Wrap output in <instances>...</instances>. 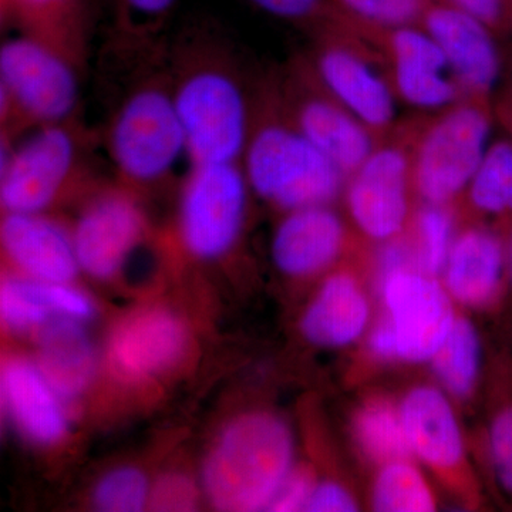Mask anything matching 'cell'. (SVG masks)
Returning a JSON list of instances; mask_svg holds the SVG:
<instances>
[{
  "label": "cell",
  "mask_w": 512,
  "mask_h": 512,
  "mask_svg": "<svg viewBox=\"0 0 512 512\" xmlns=\"http://www.w3.org/2000/svg\"><path fill=\"white\" fill-rule=\"evenodd\" d=\"M167 67L188 165L239 163L251 130L256 79L217 30L195 26L167 45Z\"/></svg>",
  "instance_id": "1"
},
{
  "label": "cell",
  "mask_w": 512,
  "mask_h": 512,
  "mask_svg": "<svg viewBox=\"0 0 512 512\" xmlns=\"http://www.w3.org/2000/svg\"><path fill=\"white\" fill-rule=\"evenodd\" d=\"M103 143L120 183L137 192L164 184L181 161L188 163L165 43L138 53L136 73L110 111Z\"/></svg>",
  "instance_id": "2"
},
{
  "label": "cell",
  "mask_w": 512,
  "mask_h": 512,
  "mask_svg": "<svg viewBox=\"0 0 512 512\" xmlns=\"http://www.w3.org/2000/svg\"><path fill=\"white\" fill-rule=\"evenodd\" d=\"M241 167L252 194L279 211L332 205L346 175L286 113L272 72L256 79L254 114Z\"/></svg>",
  "instance_id": "3"
},
{
  "label": "cell",
  "mask_w": 512,
  "mask_h": 512,
  "mask_svg": "<svg viewBox=\"0 0 512 512\" xmlns=\"http://www.w3.org/2000/svg\"><path fill=\"white\" fill-rule=\"evenodd\" d=\"M292 464L288 424L274 414H245L212 446L204 466L205 493L221 511L268 510Z\"/></svg>",
  "instance_id": "4"
},
{
  "label": "cell",
  "mask_w": 512,
  "mask_h": 512,
  "mask_svg": "<svg viewBox=\"0 0 512 512\" xmlns=\"http://www.w3.org/2000/svg\"><path fill=\"white\" fill-rule=\"evenodd\" d=\"M400 123L412 153L417 198L448 205L463 198L491 144L494 100L466 97Z\"/></svg>",
  "instance_id": "5"
},
{
  "label": "cell",
  "mask_w": 512,
  "mask_h": 512,
  "mask_svg": "<svg viewBox=\"0 0 512 512\" xmlns=\"http://www.w3.org/2000/svg\"><path fill=\"white\" fill-rule=\"evenodd\" d=\"M83 70L32 37L6 39L0 46V143L79 119Z\"/></svg>",
  "instance_id": "6"
},
{
  "label": "cell",
  "mask_w": 512,
  "mask_h": 512,
  "mask_svg": "<svg viewBox=\"0 0 512 512\" xmlns=\"http://www.w3.org/2000/svg\"><path fill=\"white\" fill-rule=\"evenodd\" d=\"M80 120L29 131L2 143L0 204L5 212H47L73 188L86 183V151L93 138Z\"/></svg>",
  "instance_id": "7"
},
{
  "label": "cell",
  "mask_w": 512,
  "mask_h": 512,
  "mask_svg": "<svg viewBox=\"0 0 512 512\" xmlns=\"http://www.w3.org/2000/svg\"><path fill=\"white\" fill-rule=\"evenodd\" d=\"M323 89L346 107L380 141L399 124L397 100L383 64L365 39L336 20L316 30L305 53Z\"/></svg>",
  "instance_id": "8"
},
{
  "label": "cell",
  "mask_w": 512,
  "mask_h": 512,
  "mask_svg": "<svg viewBox=\"0 0 512 512\" xmlns=\"http://www.w3.org/2000/svg\"><path fill=\"white\" fill-rule=\"evenodd\" d=\"M386 318L370 335L373 355L384 360L433 359L456 322L453 299L437 276L417 268L379 278Z\"/></svg>",
  "instance_id": "9"
},
{
  "label": "cell",
  "mask_w": 512,
  "mask_h": 512,
  "mask_svg": "<svg viewBox=\"0 0 512 512\" xmlns=\"http://www.w3.org/2000/svg\"><path fill=\"white\" fill-rule=\"evenodd\" d=\"M251 194L239 163L188 165L177 215L184 251L200 261L227 256L244 232Z\"/></svg>",
  "instance_id": "10"
},
{
  "label": "cell",
  "mask_w": 512,
  "mask_h": 512,
  "mask_svg": "<svg viewBox=\"0 0 512 512\" xmlns=\"http://www.w3.org/2000/svg\"><path fill=\"white\" fill-rule=\"evenodd\" d=\"M350 220L372 241L402 237L414 214L412 153L402 123L346 178Z\"/></svg>",
  "instance_id": "11"
},
{
  "label": "cell",
  "mask_w": 512,
  "mask_h": 512,
  "mask_svg": "<svg viewBox=\"0 0 512 512\" xmlns=\"http://www.w3.org/2000/svg\"><path fill=\"white\" fill-rule=\"evenodd\" d=\"M272 76L295 126L348 178L375 150L379 138L323 89L305 56L293 57Z\"/></svg>",
  "instance_id": "12"
},
{
  "label": "cell",
  "mask_w": 512,
  "mask_h": 512,
  "mask_svg": "<svg viewBox=\"0 0 512 512\" xmlns=\"http://www.w3.org/2000/svg\"><path fill=\"white\" fill-rule=\"evenodd\" d=\"M343 26L375 50L399 103L430 113L464 99L439 45L421 26L393 29Z\"/></svg>",
  "instance_id": "13"
},
{
  "label": "cell",
  "mask_w": 512,
  "mask_h": 512,
  "mask_svg": "<svg viewBox=\"0 0 512 512\" xmlns=\"http://www.w3.org/2000/svg\"><path fill=\"white\" fill-rule=\"evenodd\" d=\"M147 229L137 191L120 181L97 188L72 228L80 271L101 281L114 278L143 244Z\"/></svg>",
  "instance_id": "14"
},
{
  "label": "cell",
  "mask_w": 512,
  "mask_h": 512,
  "mask_svg": "<svg viewBox=\"0 0 512 512\" xmlns=\"http://www.w3.org/2000/svg\"><path fill=\"white\" fill-rule=\"evenodd\" d=\"M419 26L436 40L464 99L494 100L504 57L493 29L441 0L431 3Z\"/></svg>",
  "instance_id": "15"
},
{
  "label": "cell",
  "mask_w": 512,
  "mask_h": 512,
  "mask_svg": "<svg viewBox=\"0 0 512 512\" xmlns=\"http://www.w3.org/2000/svg\"><path fill=\"white\" fill-rule=\"evenodd\" d=\"M184 323L167 309L131 313L111 332L107 359L114 375L144 382L173 367L187 349Z\"/></svg>",
  "instance_id": "16"
},
{
  "label": "cell",
  "mask_w": 512,
  "mask_h": 512,
  "mask_svg": "<svg viewBox=\"0 0 512 512\" xmlns=\"http://www.w3.org/2000/svg\"><path fill=\"white\" fill-rule=\"evenodd\" d=\"M3 255L26 278L43 282H72L79 274L72 229L47 212H5L0 225Z\"/></svg>",
  "instance_id": "17"
},
{
  "label": "cell",
  "mask_w": 512,
  "mask_h": 512,
  "mask_svg": "<svg viewBox=\"0 0 512 512\" xmlns=\"http://www.w3.org/2000/svg\"><path fill=\"white\" fill-rule=\"evenodd\" d=\"M441 275L453 301L467 308L491 305L508 279L507 232L483 224L457 232Z\"/></svg>",
  "instance_id": "18"
},
{
  "label": "cell",
  "mask_w": 512,
  "mask_h": 512,
  "mask_svg": "<svg viewBox=\"0 0 512 512\" xmlns=\"http://www.w3.org/2000/svg\"><path fill=\"white\" fill-rule=\"evenodd\" d=\"M348 242L345 222L332 205L285 212L272 237L271 254L282 274L318 275L335 264Z\"/></svg>",
  "instance_id": "19"
},
{
  "label": "cell",
  "mask_w": 512,
  "mask_h": 512,
  "mask_svg": "<svg viewBox=\"0 0 512 512\" xmlns=\"http://www.w3.org/2000/svg\"><path fill=\"white\" fill-rule=\"evenodd\" d=\"M2 402L6 416L25 439L37 446H53L69 429L64 399L37 363L22 357L2 367Z\"/></svg>",
  "instance_id": "20"
},
{
  "label": "cell",
  "mask_w": 512,
  "mask_h": 512,
  "mask_svg": "<svg viewBox=\"0 0 512 512\" xmlns=\"http://www.w3.org/2000/svg\"><path fill=\"white\" fill-rule=\"evenodd\" d=\"M2 23L86 66L92 42L89 0H0Z\"/></svg>",
  "instance_id": "21"
},
{
  "label": "cell",
  "mask_w": 512,
  "mask_h": 512,
  "mask_svg": "<svg viewBox=\"0 0 512 512\" xmlns=\"http://www.w3.org/2000/svg\"><path fill=\"white\" fill-rule=\"evenodd\" d=\"M400 413L412 456L439 473L463 466V434L446 394L436 387H416L404 397Z\"/></svg>",
  "instance_id": "22"
},
{
  "label": "cell",
  "mask_w": 512,
  "mask_h": 512,
  "mask_svg": "<svg viewBox=\"0 0 512 512\" xmlns=\"http://www.w3.org/2000/svg\"><path fill=\"white\" fill-rule=\"evenodd\" d=\"M0 312L6 328L25 333L57 319L87 322L94 316V305L72 282H43L19 275L3 279Z\"/></svg>",
  "instance_id": "23"
},
{
  "label": "cell",
  "mask_w": 512,
  "mask_h": 512,
  "mask_svg": "<svg viewBox=\"0 0 512 512\" xmlns=\"http://www.w3.org/2000/svg\"><path fill=\"white\" fill-rule=\"evenodd\" d=\"M370 305L357 279L338 272L323 282L303 313V336L320 348H343L365 333Z\"/></svg>",
  "instance_id": "24"
},
{
  "label": "cell",
  "mask_w": 512,
  "mask_h": 512,
  "mask_svg": "<svg viewBox=\"0 0 512 512\" xmlns=\"http://www.w3.org/2000/svg\"><path fill=\"white\" fill-rule=\"evenodd\" d=\"M37 366L64 400L82 394L97 369L96 350L83 322L57 319L40 329Z\"/></svg>",
  "instance_id": "25"
},
{
  "label": "cell",
  "mask_w": 512,
  "mask_h": 512,
  "mask_svg": "<svg viewBox=\"0 0 512 512\" xmlns=\"http://www.w3.org/2000/svg\"><path fill=\"white\" fill-rule=\"evenodd\" d=\"M471 210L512 228V140L507 136L491 141L487 153L471 178L466 192Z\"/></svg>",
  "instance_id": "26"
},
{
  "label": "cell",
  "mask_w": 512,
  "mask_h": 512,
  "mask_svg": "<svg viewBox=\"0 0 512 512\" xmlns=\"http://www.w3.org/2000/svg\"><path fill=\"white\" fill-rule=\"evenodd\" d=\"M457 232L453 205L421 202L406 231L416 268L431 276L443 274Z\"/></svg>",
  "instance_id": "27"
},
{
  "label": "cell",
  "mask_w": 512,
  "mask_h": 512,
  "mask_svg": "<svg viewBox=\"0 0 512 512\" xmlns=\"http://www.w3.org/2000/svg\"><path fill=\"white\" fill-rule=\"evenodd\" d=\"M431 362L448 393L460 399L470 396L481 369V343L473 323L457 318Z\"/></svg>",
  "instance_id": "28"
},
{
  "label": "cell",
  "mask_w": 512,
  "mask_h": 512,
  "mask_svg": "<svg viewBox=\"0 0 512 512\" xmlns=\"http://www.w3.org/2000/svg\"><path fill=\"white\" fill-rule=\"evenodd\" d=\"M355 436L363 453L377 463L409 460L412 457L400 407L373 400L356 414Z\"/></svg>",
  "instance_id": "29"
},
{
  "label": "cell",
  "mask_w": 512,
  "mask_h": 512,
  "mask_svg": "<svg viewBox=\"0 0 512 512\" xmlns=\"http://www.w3.org/2000/svg\"><path fill=\"white\" fill-rule=\"evenodd\" d=\"M373 508L382 512H429L436 500L423 474L409 460L383 464L372 493Z\"/></svg>",
  "instance_id": "30"
},
{
  "label": "cell",
  "mask_w": 512,
  "mask_h": 512,
  "mask_svg": "<svg viewBox=\"0 0 512 512\" xmlns=\"http://www.w3.org/2000/svg\"><path fill=\"white\" fill-rule=\"evenodd\" d=\"M434 0H332L333 20L359 29L420 25Z\"/></svg>",
  "instance_id": "31"
},
{
  "label": "cell",
  "mask_w": 512,
  "mask_h": 512,
  "mask_svg": "<svg viewBox=\"0 0 512 512\" xmlns=\"http://www.w3.org/2000/svg\"><path fill=\"white\" fill-rule=\"evenodd\" d=\"M177 3L178 0H114L116 46L120 49L156 46Z\"/></svg>",
  "instance_id": "32"
},
{
  "label": "cell",
  "mask_w": 512,
  "mask_h": 512,
  "mask_svg": "<svg viewBox=\"0 0 512 512\" xmlns=\"http://www.w3.org/2000/svg\"><path fill=\"white\" fill-rule=\"evenodd\" d=\"M150 485L144 473L133 467L117 468L101 478L94 490L97 510L136 512L150 504Z\"/></svg>",
  "instance_id": "33"
},
{
  "label": "cell",
  "mask_w": 512,
  "mask_h": 512,
  "mask_svg": "<svg viewBox=\"0 0 512 512\" xmlns=\"http://www.w3.org/2000/svg\"><path fill=\"white\" fill-rule=\"evenodd\" d=\"M266 15L295 26L322 29L333 20L332 0H248Z\"/></svg>",
  "instance_id": "34"
},
{
  "label": "cell",
  "mask_w": 512,
  "mask_h": 512,
  "mask_svg": "<svg viewBox=\"0 0 512 512\" xmlns=\"http://www.w3.org/2000/svg\"><path fill=\"white\" fill-rule=\"evenodd\" d=\"M488 448L497 483L512 500V399L505 400L491 419Z\"/></svg>",
  "instance_id": "35"
},
{
  "label": "cell",
  "mask_w": 512,
  "mask_h": 512,
  "mask_svg": "<svg viewBox=\"0 0 512 512\" xmlns=\"http://www.w3.org/2000/svg\"><path fill=\"white\" fill-rule=\"evenodd\" d=\"M154 510L188 511L197 505V490L187 477L170 474L161 478L150 494Z\"/></svg>",
  "instance_id": "36"
},
{
  "label": "cell",
  "mask_w": 512,
  "mask_h": 512,
  "mask_svg": "<svg viewBox=\"0 0 512 512\" xmlns=\"http://www.w3.org/2000/svg\"><path fill=\"white\" fill-rule=\"evenodd\" d=\"M480 19L498 36L512 32V0H441Z\"/></svg>",
  "instance_id": "37"
},
{
  "label": "cell",
  "mask_w": 512,
  "mask_h": 512,
  "mask_svg": "<svg viewBox=\"0 0 512 512\" xmlns=\"http://www.w3.org/2000/svg\"><path fill=\"white\" fill-rule=\"evenodd\" d=\"M313 487L315 481L311 473L303 468H293L269 505L268 511H306Z\"/></svg>",
  "instance_id": "38"
},
{
  "label": "cell",
  "mask_w": 512,
  "mask_h": 512,
  "mask_svg": "<svg viewBox=\"0 0 512 512\" xmlns=\"http://www.w3.org/2000/svg\"><path fill=\"white\" fill-rule=\"evenodd\" d=\"M306 511L312 512H353L357 511L355 498L345 487L336 483L315 484L306 505Z\"/></svg>",
  "instance_id": "39"
},
{
  "label": "cell",
  "mask_w": 512,
  "mask_h": 512,
  "mask_svg": "<svg viewBox=\"0 0 512 512\" xmlns=\"http://www.w3.org/2000/svg\"><path fill=\"white\" fill-rule=\"evenodd\" d=\"M495 123L512 140V84L507 83L494 97Z\"/></svg>",
  "instance_id": "40"
},
{
  "label": "cell",
  "mask_w": 512,
  "mask_h": 512,
  "mask_svg": "<svg viewBox=\"0 0 512 512\" xmlns=\"http://www.w3.org/2000/svg\"><path fill=\"white\" fill-rule=\"evenodd\" d=\"M508 279L512 285V228L507 232Z\"/></svg>",
  "instance_id": "41"
},
{
  "label": "cell",
  "mask_w": 512,
  "mask_h": 512,
  "mask_svg": "<svg viewBox=\"0 0 512 512\" xmlns=\"http://www.w3.org/2000/svg\"><path fill=\"white\" fill-rule=\"evenodd\" d=\"M512 84V82H510Z\"/></svg>",
  "instance_id": "42"
}]
</instances>
